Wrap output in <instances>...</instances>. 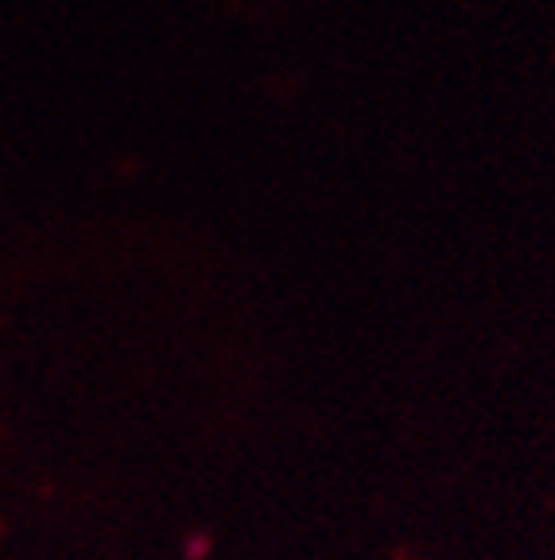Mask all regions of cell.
Returning a JSON list of instances; mask_svg holds the SVG:
<instances>
[{
  "label": "cell",
  "instance_id": "obj_1",
  "mask_svg": "<svg viewBox=\"0 0 555 560\" xmlns=\"http://www.w3.org/2000/svg\"><path fill=\"white\" fill-rule=\"evenodd\" d=\"M210 549H214V541H210L206 534H194V537H187V545H182V557H187V560H206Z\"/></svg>",
  "mask_w": 555,
  "mask_h": 560
}]
</instances>
